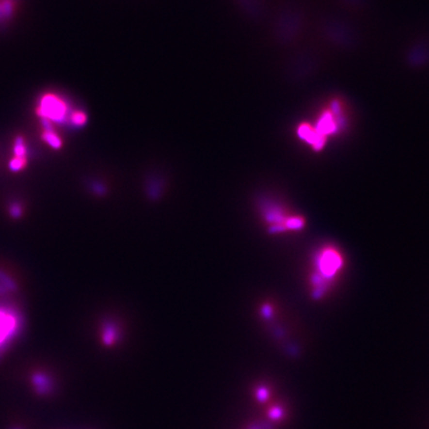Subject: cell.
<instances>
[{"label":"cell","instance_id":"cell-6","mask_svg":"<svg viewBox=\"0 0 429 429\" xmlns=\"http://www.w3.org/2000/svg\"><path fill=\"white\" fill-rule=\"evenodd\" d=\"M20 213H21V210H20L19 206H13V207H12V209H11V214H12L13 216H18V215H20Z\"/></svg>","mask_w":429,"mask_h":429},{"label":"cell","instance_id":"cell-5","mask_svg":"<svg viewBox=\"0 0 429 429\" xmlns=\"http://www.w3.org/2000/svg\"><path fill=\"white\" fill-rule=\"evenodd\" d=\"M268 396H269V392L267 389H264V387H259L256 392V397L259 401H264L265 399L268 398Z\"/></svg>","mask_w":429,"mask_h":429},{"label":"cell","instance_id":"cell-3","mask_svg":"<svg viewBox=\"0 0 429 429\" xmlns=\"http://www.w3.org/2000/svg\"><path fill=\"white\" fill-rule=\"evenodd\" d=\"M19 321L16 313L0 306V349L12 339L17 332Z\"/></svg>","mask_w":429,"mask_h":429},{"label":"cell","instance_id":"cell-4","mask_svg":"<svg viewBox=\"0 0 429 429\" xmlns=\"http://www.w3.org/2000/svg\"><path fill=\"white\" fill-rule=\"evenodd\" d=\"M42 136H43V139L45 140V142L48 143V144L53 148H60V146L62 145V141H61V138L51 128L46 127L45 130L43 131Z\"/></svg>","mask_w":429,"mask_h":429},{"label":"cell","instance_id":"cell-1","mask_svg":"<svg viewBox=\"0 0 429 429\" xmlns=\"http://www.w3.org/2000/svg\"><path fill=\"white\" fill-rule=\"evenodd\" d=\"M315 262L317 274L314 276V282L317 288L316 293L320 294L325 281L332 279L342 269L343 258L338 251L327 247L319 252Z\"/></svg>","mask_w":429,"mask_h":429},{"label":"cell","instance_id":"cell-2","mask_svg":"<svg viewBox=\"0 0 429 429\" xmlns=\"http://www.w3.org/2000/svg\"><path fill=\"white\" fill-rule=\"evenodd\" d=\"M37 112L43 120L50 122H59L64 120L68 114V106L66 101L57 95L47 94L41 96Z\"/></svg>","mask_w":429,"mask_h":429}]
</instances>
